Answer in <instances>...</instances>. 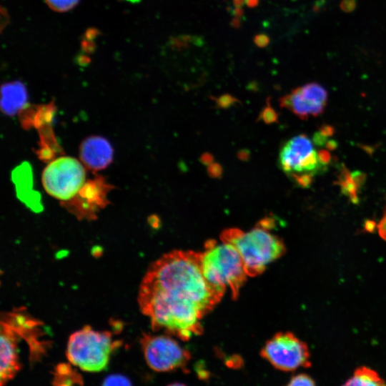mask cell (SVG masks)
Returning a JSON list of instances; mask_svg holds the SVG:
<instances>
[{"mask_svg": "<svg viewBox=\"0 0 386 386\" xmlns=\"http://www.w3.org/2000/svg\"><path fill=\"white\" fill-rule=\"evenodd\" d=\"M222 297L202 273L200 252L175 250L149 266L137 300L153 330L189 340L202 332L203 317Z\"/></svg>", "mask_w": 386, "mask_h": 386, "instance_id": "cell-1", "label": "cell"}, {"mask_svg": "<svg viewBox=\"0 0 386 386\" xmlns=\"http://www.w3.org/2000/svg\"><path fill=\"white\" fill-rule=\"evenodd\" d=\"M274 226V219L266 217L249 231L229 228L220 234L222 241L231 244L238 251L248 277L261 274L269 263L285 253L283 241L271 232Z\"/></svg>", "mask_w": 386, "mask_h": 386, "instance_id": "cell-2", "label": "cell"}, {"mask_svg": "<svg viewBox=\"0 0 386 386\" xmlns=\"http://www.w3.org/2000/svg\"><path fill=\"white\" fill-rule=\"evenodd\" d=\"M202 273L209 284L223 296L229 289L232 297H238L248 275L237 249L220 240H208L200 252Z\"/></svg>", "mask_w": 386, "mask_h": 386, "instance_id": "cell-3", "label": "cell"}, {"mask_svg": "<svg viewBox=\"0 0 386 386\" xmlns=\"http://www.w3.org/2000/svg\"><path fill=\"white\" fill-rule=\"evenodd\" d=\"M120 345L109 331H98L86 325L69 336L66 357L84 371L99 372L107 367L112 352Z\"/></svg>", "mask_w": 386, "mask_h": 386, "instance_id": "cell-4", "label": "cell"}, {"mask_svg": "<svg viewBox=\"0 0 386 386\" xmlns=\"http://www.w3.org/2000/svg\"><path fill=\"white\" fill-rule=\"evenodd\" d=\"M41 183L48 194L66 207L86 183L84 165L76 158L64 156L49 162L41 174Z\"/></svg>", "mask_w": 386, "mask_h": 386, "instance_id": "cell-5", "label": "cell"}, {"mask_svg": "<svg viewBox=\"0 0 386 386\" xmlns=\"http://www.w3.org/2000/svg\"><path fill=\"white\" fill-rule=\"evenodd\" d=\"M261 356L275 368L285 372L311 365L310 350L303 341L290 332H280L262 347Z\"/></svg>", "mask_w": 386, "mask_h": 386, "instance_id": "cell-6", "label": "cell"}, {"mask_svg": "<svg viewBox=\"0 0 386 386\" xmlns=\"http://www.w3.org/2000/svg\"><path fill=\"white\" fill-rule=\"evenodd\" d=\"M140 344L147 365L156 372H170L183 368L191 358L187 350L166 335L144 333Z\"/></svg>", "mask_w": 386, "mask_h": 386, "instance_id": "cell-7", "label": "cell"}, {"mask_svg": "<svg viewBox=\"0 0 386 386\" xmlns=\"http://www.w3.org/2000/svg\"><path fill=\"white\" fill-rule=\"evenodd\" d=\"M327 102V92L320 84L312 82L297 87L279 99L281 107L287 109L301 119L322 114Z\"/></svg>", "mask_w": 386, "mask_h": 386, "instance_id": "cell-8", "label": "cell"}, {"mask_svg": "<svg viewBox=\"0 0 386 386\" xmlns=\"http://www.w3.org/2000/svg\"><path fill=\"white\" fill-rule=\"evenodd\" d=\"M21 337L14 328L1 319L0 383L3 386L20 370L18 343Z\"/></svg>", "mask_w": 386, "mask_h": 386, "instance_id": "cell-9", "label": "cell"}, {"mask_svg": "<svg viewBox=\"0 0 386 386\" xmlns=\"http://www.w3.org/2000/svg\"><path fill=\"white\" fill-rule=\"evenodd\" d=\"M113 154L112 145L102 137H89L80 146L81 162L86 168L93 171H99L109 166L112 162Z\"/></svg>", "mask_w": 386, "mask_h": 386, "instance_id": "cell-10", "label": "cell"}, {"mask_svg": "<svg viewBox=\"0 0 386 386\" xmlns=\"http://www.w3.org/2000/svg\"><path fill=\"white\" fill-rule=\"evenodd\" d=\"M315 151L312 142L305 134L292 137L281 149V169L288 175L297 173L302 163Z\"/></svg>", "mask_w": 386, "mask_h": 386, "instance_id": "cell-11", "label": "cell"}, {"mask_svg": "<svg viewBox=\"0 0 386 386\" xmlns=\"http://www.w3.org/2000/svg\"><path fill=\"white\" fill-rule=\"evenodd\" d=\"M27 91L21 81L5 83L1 89V109L6 115H15L26 104Z\"/></svg>", "mask_w": 386, "mask_h": 386, "instance_id": "cell-12", "label": "cell"}, {"mask_svg": "<svg viewBox=\"0 0 386 386\" xmlns=\"http://www.w3.org/2000/svg\"><path fill=\"white\" fill-rule=\"evenodd\" d=\"M342 386H386V383L375 370L367 367H360L356 369L353 376Z\"/></svg>", "mask_w": 386, "mask_h": 386, "instance_id": "cell-13", "label": "cell"}, {"mask_svg": "<svg viewBox=\"0 0 386 386\" xmlns=\"http://www.w3.org/2000/svg\"><path fill=\"white\" fill-rule=\"evenodd\" d=\"M337 182L343 194L347 196L352 202L357 204L359 201L357 192L360 187L352 179L351 173L344 166L340 171Z\"/></svg>", "mask_w": 386, "mask_h": 386, "instance_id": "cell-14", "label": "cell"}, {"mask_svg": "<svg viewBox=\"0 0 386 386\" xmlns=\"http://www.w3.org/2000/svg\"><path fill=\"white\" fill-rule=\"evenodd\" d=\"M46 5L56 12H66L74 8L80 0H44Z\"/></svg>", "mask_w": 386, "mask_h": 386, "instance_id": "cell-15", "label": "cell"}, {"mask_svg": "<svg viewBox=\"0 0 386 386\" xmlns=\"http://www.w3.org/2000/svg\"><path fill=\"white\" fill-rule=\"evenodd\" d=\"M257 120H262L267 124L277 122L278 115L276 111L271 106L269 99H267V105L260 112Z\"/></svg>", "mask_w": 386, "mask_h": 386, "instance_id": "cell-16", "label": "cell"}, {"mask_svg": "<svg viewBox=\"0 0 386 386\" xmlns=\"http://www.w3.org/2000/svg\"><path fill=\"white\" fill-rule=\"evenodd\" d=\"M102 386H132L128 378L122 375H112L105 378Z\"/></svg>", "mask_w": 386, "mask_h": 386, "instance_id": "cell-17", "label": "cell"}, {"mask_svg": "<svg viewBox=\"0 0 386 386\" xmlns=\"http://www.w3.org/2000/svg\"><path fill=\"white\" fill-rule=\"evenodd\" d=\"M286 386H316L315 381L306 374L292 377Z\"/></svg>", "mask_w": 386, "mask_h": 386, "instance_id": "cell-18", "label": "cell"}, {"mask_svg": "<svg viewBox=\"0 0 386 386\" xmlns=\"http://www.w3.org/2000/svg\"><path fill=\"white\" fill-rule=\"evenodd\" d=\"M301 187H309L312 182L314 175L310 173H297L289 175Z\"/></svg>", "mask_w": 386, "mask_h": 386, "instance_id": "cell-19", "label": "cell"}, {"mask_svg": "<svg viewBox=\"0 0 386 386\" xmlns=\"http://www.w3.org/2000/svg\"><path fill=\"white\" fill-rule=\"evenodd\" d=\"M217 107L222 109H227L239 102L238 99L233 96L225 94L214 99Z\"/></svg>", "mask_w": 386, "mask_h": 386, "instance_id": "cell-20", "label": "cell"}, {"mask_svg": "<svg viewBox=\"0 0 386 386\" xmlns=\"http://www.w3.org/2000/svg\"><path fill=\"white\" fill-rule=\"evenodd\" d=\"M223 169L222 166L217 163L213 162L207 166V173L212 178H220L222 175Z\"/></svg>", "mask_w": 386, "mask_h": 386, "instance_id": "cell-21", "label": "cell"}, {"mask_svg": "<svg viewBox=\"0 0 386 386\" xmlns=\"http://www.w3.org/2000/svg\"><path fill=\"white\" fill-rule=\"evenodd\" d=\"M377 229L380 237L386 241V207L383 216L377 224Z\"/></svg>", "mask_w": 386, "mask_h": 386, "instance_id": "cell-22", "label": "cell"}, {"mask_svg": "<svg viewBox=\"0 0 386 386\" xmlns=\"http://www.w3.org/2000/svg\"><path fill=\"white\" fill-rule=\"evenodd\" d=\"M317 155L320 162L325 167H326L332 159L331 154L327 149L320 150L319 152H317Z\"/></svg>", "mask_w": 386, "mask_h": 386, "instance_id": "cell-23", "label": "cell"}, {"mask_svg": "<svg viewBox=\"0 0 386 386\" xmlns=\"http://www.w3.org/2000/svg\"><path fill=\"white\" fill-rule=\"evenodd\" d=\"M351 176L356 184L360 188L365 182L366 175L362 172L355 171L351 173Z\"/></svg>", "mask_w": 386, "mask_h": 386, "instance_id": "cell-24", "label": "cell"}, {"mask_svg": "<svg viewBox=\"0 0 386 386\" xmlns=\"http://www.w3.org/2000/svg\"><path fill=\"white\" fill-rule=\"evenodd\" d=\"M327 137L322 134L320 131L316 132L313 135V142L317 146H324L328 141Z\"/></svg>", "mask_w": 386, "mask_h": 386, "instance_id": "cell-25", "label": "cell"}, {"mask_svg": "<svg viewBox=\"0 0 386 386\" xmlns=\"http://www.w3.org/2000/svg\"><path fill=\"white\" fill-rule=\"evenodd\" d=\"M200 162L203 164L209 166L214 162V157L212 154L209 152L203 153L200 157Z\"/></svg>", "mask_w": 386, "mask_h": 386, "instance_id": "cell-26", "label": "cell"}, {"mask_svg": "<svg viewBox=\"0 0 386 386\" xmlns=\"http://www.w3.org/2000/svg\"><path fill=\"white\" fill-rule=\"evenodd\" d=\"M319 131L325 136L330 137L334 134L335 129L332 126L322 125L320 127Z\"/></svg>", "mask_w": 386, "mask_h": 386, "instance_id": "cell-27", "label": "cell"}, {"mask_svg": "<svg viewBox=\"0 0 386 386\" xmlns=\"http://www.w3.org/2000/svg\"><path fill=\"white\" fill-rule=\"evenodd\" d=\"M249 154H250L248 150L242 149L238 152L237 157L239 159L245 161L249 159Z\"/></svg>", "mask_w": 386, "mask_h": 386, "instance_id": "cell-28", "label": "cell"}, {"mask_svg": "<svg viewBox=\"0 0 386 386\" xmlns=\"http://www.w3.org/2000/svg\"><path fill=\"white\" fill-rule=\"evenodd\" d=\"M326 147L329 150H333L337 147V143L333 139L328 140L325 144Z\"/></svg>", "mask_w": 386, "mask_h": 386, "instance_id": "cell-29", "label": "cell"}, {"mask_svg": "<svg viewBox=\"0 0 386 386\" xmlns=\"http://www.w3.org/2000/svg\"><path fill=\"white\" fill-rule=\"evenodd\" d=\"M167 386H186V385L184 384L179 383V382H174V383L168 385Z\"/></svg>", "mask_w": 386, "mask_h": 386, "instance_id": "cell-30", "label": "cell"}]
</instances>
